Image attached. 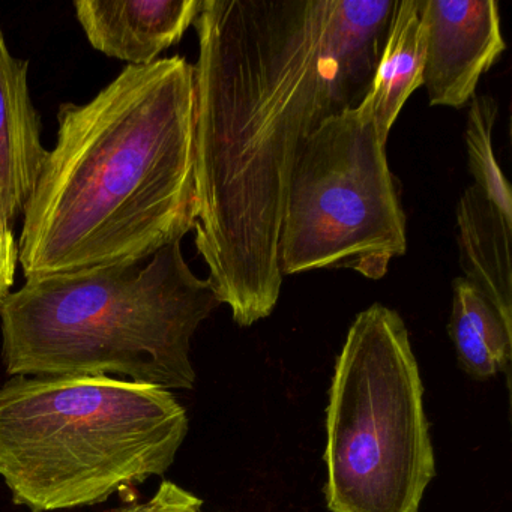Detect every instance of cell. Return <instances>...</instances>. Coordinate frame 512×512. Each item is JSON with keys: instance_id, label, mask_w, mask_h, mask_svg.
<instances>
[{"instance_id": "1", "label": "cell", "mask_w": 512, "mask_h": 512, "mask_svg": "<svg viewBox=\"0 0 512 512\" xmlns=\"http://www.w3.org/2000/svg\"><path fill=\"white\" fill-rule=\"evenodd\" d=\"M397 0H202L194 26L196 247L239 326L271 316L299 149L373 86Z\"/></svg>"}, {"instance_id": "2", "label": "cell", "mask_w": 512, "mask_h": 512, "mask_svg": "<svg viewBox=\"0 0 512 512\" xmlns=\"http://www.w3.org/2000/svg\"><path fill=\"white\" fill-rule=\"evenodd\" d=\"M194 65H127L86 104L65 103L23 214L26 280L145 262L196 224Z\"/></svg>"}, {"instance_id": "3", "label": "cell", "mask_w": 512, "mask_h": 512, "mask_svg": "<svg viewBox=\"0 0 512 512\" xmlns=\"http://www.w3.org/2000/svg\"><path fill=\"white\" fill-rule=\"evenodd\" d=\"M181 242L145 262L94 266L26 280L0 310L10 376H116L194 388L191 340L220 307Z\"/></svg>"}, {"instance_id": "4", "label": "cell", "mask_w": 512, "mask_h": 512, "mask_svg": "<svg viewBox=\"0 0 512 512\" xmlns=\"http://www.w3.org/2000/svg\"><path fill=\"white\" fill-rule=\"evenodd\" d=\"M188 433L175 395L112 376H16L0 388V476L32 512L106 502L169 470Z\"/></svg>"}, {"instance_id": "5", "label": "cell", "mask_w": 512, "mask_h": 512, "mask_svg": "<svg viewBox=\"0 0 512 512\" xmlns=\"http://www.w3.org/2000/svg\"><path fill=\"white\" fill-rule=\"evenodd\" d=\"M323 460L332 512H419L436 475L418 361L385 305L356 316L337 356Z\"/></svg>"}, {"instance_id": "6", "label": "cell", "mask_w": 512, "mask_h": 512, "mask_svg": "<svg viewBox=\"0 0 512 512\" xmlns=\"http://www.w3.org/2000/svg\"><path fill=\"white\" fill-rule=\"evenodd\" d=\"M386 142L367 101L326 119L290 176L278 263L283 277L349 269L380 280L407 250L406 217Z\"/></svg>"}, {"instance_id": "7", "label": "cell", "mask_w": 512, "mask_h": 512, "mask_svg": "<svg viewBox=\"0 0 512 512\" xmlns=\"http://www.w3.org/2000/svg\"><path fill=\"white\" fill-rule=\"evenodd\" d=\"M425 34L422 86L430 106L461 109L506 50L496 0H418Z\"/></svg>"}, {"instance_id": "8", "label": "cell", "mask_w": 512, "mask_h": 512, "mask_svg": "<svg viewBox=\"0 0 512 512\" xmlns=\"http://www.w3.org/2000/svg\"><path fill=\"white\" fill-rule=\"evenodd\" d=\"M202 0H77L89 44L109 58L145 67L175 46L199 16Z\"/></svg>"}, {"instance_id": "9", "label": "cell", "mask_w": 512, "mask_h": 512, "mask_svg": "<svg viewBox=\"0 0 512 512\" xmlns=\"http://www.w3.org/2000/svg\"><path fill=\"white\" fill-rule=\"evenodd\" d=\"M28 77L29 62L11 55L0 31V215L10 226L25 214L49 157Z\"/></svg>"}, {"instance_id": "10", "label": "cell", "mask_w": 512, "mask_h": 512, "mask_svg": "<svg viewBox=\"0 0 512 512\" xmlns=\"http://www.w3.org/2000/svg\"><path fill=\"white\" fill-rule=\"evenodd\" d=\"M455 214L464 280L512 325V223L475 185L461 194Z\"/></svg>"}, {"instance_id": "11", "label": "cell", "mask_w": 512, "mask_h": 512, "mask_svg": "<svg viewBox=\"0 0 512 512\" xmlns=\"http://www.w3.org/2000/svg\"><path fill=\"white\" fill-rule=\"evenodd\" d=\"M424 61L425 34L419 2L397 0L373 86L365 97L386 140L404 104L422 86Z\"/></svg>"}, {"instance_id": "12", "label": "cell", "mask_w": 512, "mask_h": 512, "mask_svg": "<svg viewBox=\"0 0 512 512\" xmlns=\"http://www.w3.org/2000/svg\"><path fill=\"white\" fill-rule=\"evenodd\" d=\"M449 337L458 364L476 380H487L509 367L512 325L463 277L452 283Z\"/></svg>"}, {"instance_id": "13", "label": "cell", "mask_w": 512, "mask_h": 512, "mask_svg": "<svg viewBox=\"0 0 512 512\" xmlns=\"http://www.w3.org/2000/svg\"><path fill=\"white\" fill-rule=\"evenodd\" d=\"M499 106L491 95H475L467 110L466 142L469 172L475 187L490 200L506 221L512 223V193L493 149V130Z\"/></svg>"}, {"instance_id": "14", "label": "cell", "mask_w": 512, "mask_h": 512, "mask_svg": "<svg viewBox=\"0 0 512 512\" xmlns=\"http://www.w3.org/2000/svg\"><path fill=\"white\" fill-rule=\"evenodd\" d=\"M203 500L172 481H164L155 496L146 503L121 512H202Z\"/></svg>"}, {"instance_id": "15", "label": "cell", "mask_w": 512, "mask_h": 512, "mask_svg": "<svg viewBox=\"0 0 512 512\" xmlns=\"http://www.w3.org/2000/svg\"><path fill=\"white\" fill-rule=\"evenodd\" d=\"M19 260V241L10 224L0 215V310L11 295Z\"/></svg>"}]
</instances>
